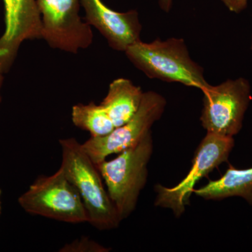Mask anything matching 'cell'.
<instances>
[{"mask_svg":"<svg viewBox=\"0 0 252 252\" xmlns=\"http://www.w3.org/2000/svg\"><path fill=\"white\" fill-rule=\"evenodd\" d=\"M59 144L62 151L59 169L77 189L89 223L101 230L118 228L122 220L104 189L98 169L83 149L82 144L74 137L61 139Z\"/></svg>","mask_w":252,"mask_h":252,"instance_id":"cell-1","label":"cell"},{"mask_svg":"<svg viewBox=\"0 0 252 252\" xmlns=\"http://www.w3.org/2000/svg\"><path fill=\"white\" fill-rule=\"evenodd\" d=\"M125 53L129 61L150 79L180 83L201 91L209 85L203 68L190 59L184 39H158L151 43L139 40Z\"/></svg>","mask_w":252,"mask_h":252,"instance_id":"cell-2","label":"cell"},{"mask_svg":"<svg viewBox=\"0 0 252 252\" xmlns=\"http://www.w3.org/2000/svg\"><path fill=\"white\" fill-rule=\"evenodd\" d=\"M153 150L151 131L115 158L96 165L122 220L135 210L141 191L147 184L148 165Z\"/></svg>","mask_w":252,"mask_h":252,"instance_id":"cell-3","label":"cell"},{"mask_svg":"<svg viewBox=\"0 0 252 252\" xmlns=\"http://www.w3.org/2000/svg\"><path fill=\"white\" fill-rule=\"evenodd\" d=\"M24 211L70 223L89 222L77 189L60 169L54 175L40 176L18 199Z\"/></svg>","mask_w":252,"mask_h":252,"instance_id":"cell-4","label":"cell"},{"mask_svg":"<svg viewBox=\"0 0 252 252\" xmlns=\"http://www.w3.org/2000/svg\"><path fill=\"white\" fill-rule=\"evenodd\" d=\"M203 108L200 122L207 132L233 137L243 127L252 100L251 85L243 77L228 79L202 90Z\"/></svg>","mask_w":252,"mask_h":252,"instance_id":"cell-5","label":"cell"},{"mask_svg":"<svg viewBox=\"0 0 252 252\" xmlns=\"http://www.w3.org/2000/svg\"><path fill=\"white\" fill-rule=\"evenodd\" d=\"M234 146L233 137L207 132L197 149L191 168L187 177L172 188L156 186V206L170 209L175 217L182 216L190 202L197 182L227 161Z\"/></svg>","mask_w":252,"mask_h":252,"instance_id":"cell-6","label":"cell"},{"mask_svg":"<svg viewBox=\"0 0 252 252\" xmlns=\"http://www.w3.org/2000/svg\"><path fill=\"white\" fill-rule=\"evenodd\" d=\"M42 23V39L51 48L71 54L89 48L91 26L79 15L80 0H36Z\"/></svg>","mask_w":252,"mask_h":252,"instance_id":"cell-7","label":"cell"},{"mask_svg":"<svg viewBox=\"0 0 252 252\" xmlns=\"http://www.w3.org/2000/svg\"><path fill=\"white\" fill-rule=\"evenodd\" d=\"M166 104L161 94L154 91L144 92L138 110L128 122L115 127L108 135L91 137L82 144L83 149L97 165L109 156L130 148L152 131L154 123L163 114Z\"/></svg>","mask_w":252,"mask_h":252,"instance_id":"cell-8","label":"cell"},{"mask_svg":"<svg viewBox=\"0 0 252 252\" xmlns=\"http://www.w3.org/2000/svg\"><path fill=\"white\" fill-rule=\"evenodd\" d=\"M5 30L0 36V70L6 74L21 44L42 39V23L36 0H3Z\"/></svg>","mask_w":252,"mask_h":252,"instance_id":"cell-9","label":"cell"},{"mask_svg":"<svg viewBox=\"0 0 252 252\" xmlns=\"http://www.w3.org/2000/svg\"><path fill=\"white\" fill-rule=\"evenodd\" d=\"M80 3L85 11L86 22L95 28L113 49L125 52L140 40L142 25L136 10L118 12L102 0H80Z\"/></svg>","mask_w":252,"mask_h":252,"instance_id":"cell-10","label":"cell"},{"mask_svg":"<svg viewBox=\"0 0 252 252\" xmlns=\"http://www.w3.org/2000/svg\"><path fill=\"white\" fill-rule=\"evenodd\" d=\"M144 92L140 86L124 78L115 79L101 105L115 127L123 126L135 115L140 107Z\"/></svg>","mask_w":252,"mask_h":252,"instance_id":"cell-11","label":"cell"},{"mask_svg":"<svg viewBox=\"0 0 252 252\" xmlns=\"http://www.w3.org/2000/svg\"><path fill=\"white\" fill-rule=\"evenodd\" d=\"M193 193L207 200L240 197L252 206V167L238 169L230 165L220 178L194 189Z\"/></svg>","mask_w":252,"mask_h":252,"instance_id":"cell-12","label":"cell"},{"mask_svg":"<svg viewBox=\"0 0 252 252\" xmlns=\"http://www.w3.org/2000/svg\"><path fill=\"white\" fill-rule=\"evenodd\" d=\"M72 120L74 126L90 132L94 137L108 135L115 128L102 106L93 102L73 106Z\"/></svg>","mask_w":252,"mask_h":252,"instance_id":"cell-13","label":"cell"},{"mask_svg":"<svg viewBox=\"0 0 252 252\" xmlns=\"http://www.w3.org/2000/svg\"><path fill=\"white\" fill-rule=\"evenodd\" d=\"M109 249L96 243L90 238L77 239L72 243L66 244L59 252H106Z\"/></svg>","mask_w":252,"mask_h":252,"instance_id":"cell-14","label":"cell"},{"mask_svg":"<svg viewBox=\"0 0 252 252\" xmlns=\"http://www.w3.org/2000/svg\"><path fill=\"white\" fill-rule=\"evenodd\" d=\"M223 4L231 12L239 14L246 9L248 0H221Z\"/></svg>","mask_w":252,"mask_h":252,"instance_id":"cell-15","label":"cell"},{"mask_svg":"<svg viewBox=\"0 0 252 252\" xmlns=\"http://www.w3.org/2000/svg\"><path fill=\"white\" fill-rule=\"evenodd\" d=\"M4 74L1 70H0V103L1 102V91L2 88L3 83H4Z\"/></svg>","mask_w":252,"mask_h":252,"instance_id":"cell-16","label":"cell"},{"mask_svg":"<svg viewBox=\"0 0 252 252\" xmlns=\"http://www.w3.org/2000/svg\"><path fill=\"white\" fill-rule=\"evenodd\" d=\"M1 189H0V215H1Z\"/></svg>","mask_w":252,"mask_h":252,"instance_id":"cell-17","label":"cell"},{"mask_svg":"<svg viewBox=\"0 0 252 252\" xmlns=\"http://www.w3.org/2000/svg\"><path fill=\"white\" fill-rule=\"evenodd\" d=\"M251 49H252V34Z\"/></svg>","mask_w":252,"mask_h":252,"instance_id":"cell-18","label":"cell"}]
</instances>
